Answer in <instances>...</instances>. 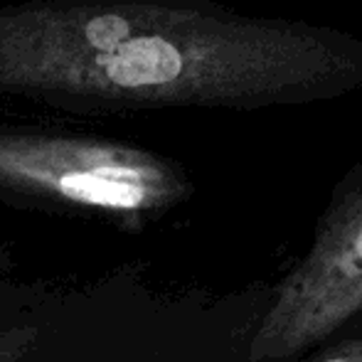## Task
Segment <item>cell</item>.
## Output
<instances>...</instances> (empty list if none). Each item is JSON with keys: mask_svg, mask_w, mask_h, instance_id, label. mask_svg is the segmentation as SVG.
Listing matches in <instances>:
<instances>
[{"mask_svg": "<svg viewBox=\"0 0 362 362\" xmlns=\"http://www.w3.org/2000/svg\"><path fill=\"white\" fill-rule=\"evenodd\" d=\"M362 86V37L212 0L0 5V96L62 114L257 111Z\"/></svg>", "mask_w": 362, "mask_h": 362, "instance_id": "obj_1", "label": "cell"}, {"mask_svg": "<svg viewBox=\"0 0 362 362\" xmlns=\"http://www.w3.org/2000/svg\"><path fill=\"white\" fill-rule=\"evenodd\" d=\"M192 195L187 170L131 141L67 126L0 124V202L141 229Z\"/></svg>", "mask_w": 362, "mask_h": 362, "instance_id": "obj_2", "label": "cell"}, {"mask_svg": "<svg viewBox=\"0 0 362 362\" xmlns=\"http://www.w3.org/2000/svg\"><path fill=\"white\" fill-rule=\"evenodd\" d=\"M362 313V160L343 177L308 257L284 279L252 345L254 360L291 358Z\"/></svg>", "mask_w": 362, "mask_h": 362, "instance_id": "obj_3", "label": "cell"}, {"mask_svg": "<svg viewBox=\"0 0 362 362\" xmlns=\"http://www.w3.org/2000/svg\"><path fill=\"white\" fill-rule=\"evenodd\" d=\"M40 330L35 325H0V362H25L35 353Z\"/></svg>", "mask_w": 362, "mask_h": 362, "instance_id": "obj_4", "label": "cell"}, {"mask_svg": "<svg viewBox=\"0 0 362 362\" xmlns=\"http://www.w3.org/2000/svg\"><path fill=\"white\" fill-rule=\"evenodd\" d=\"M313 362H362V338L343 340L320 353Z\"/></svg>", "mask_w": 362, "mask_h": 362, "instance_id": "obj_5", "label": "cell"}]
</instances>
